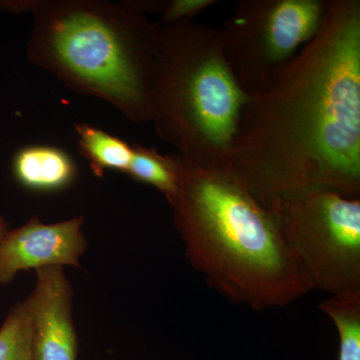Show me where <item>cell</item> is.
<instances>
[{
	"label": "cell",
	"mask_w": 360,
	"mask_h": 360,
	"mask_svg": "<svg viewBox=\"0 0 360 360\" xmlns=\"http://www.w3.org/2000/svg\"><path fill=\"white\" fill-rule=\"evenodd\" d=\"M231 167L264 205L307 186L360 198L359 0H328L314 39L250 96Z\"/></svg>",
	"instance_id": "6da1fadb"
},
{
	"label": "cell",
	"mask_w": 360,
	"mask_h": 360,
	"mask_svg": "<svg viewBox=\"0 0 360 360\" xmlns=\"http://www.w3.org/2000/svg\"><path fill=\"white\" fill-rule=\"evenodd\" d=\"M179 158L176 193L168 203L187 259L208 285L258 311L309 293L269 210L231 163L198 167Z\"/></svg>",
	"instance_id": "7a4b0ae2"
},
{
	"label": "cell",
	"mask_w": 360,
	"mask_h": 360,
	"mask_svg": "<svg viewBox=\"0 0 360 360\" xmlns=\"http://www.w3.org/2000/svg\"><path fill=\"white\" fill-rule=\"evenodd\" d=\"M33 15L27 58L66 86L96 97L135 123L151 122L158 25L131 2H4Z\"/></svg>",
	"instance_id": "3957f363"
},
{
	"label": "cell",
	"mask_w": 360,
	"mask_h": 360,
	"mask_svg": "<svg viewBox=\"0 0 360 360\" xmlns=\"http://www.w3.org/2000/svg\"><path fill=\"white\" fill-rule=\"evenodd\" d=\"M158 27L150 122L156 134L187 162L229 165L250 96L225 60L219 28L195 20Z\"/></svg>",
	"instance_id": "277c9868"
},
{
	"label": "cell",
	"mask_w": 360,
	"mask_h": 360,
	"mask_svg": "<svg viewBox=\"0 0 360 360\" xmlns=\"http://www.w3.org/2000/svg\"><path fill=\"white\" fill-rule=\"evenodd\" d=\"M264 206L311 290H360V198L307 186Z\"/></svg>",
	"instance_id": "5b68a950"
},
{
	"label": "cell",
	"mask_w": 360,
	"mask_h": 360,
	"mask_svg": "<svg viewBox=\"0 0 360 360\" xmlns=\"http://www.w3.org/2000/svg\"><path fill=\"white\" fill-rule=\"evenodd\" d=\"M328 0H241L219 28L225 60L248 96L264 89L321 30Z\"/></svg>",
	"instance_id": "8992f818"
},
{
	"label": "cell",
	"mask_w": 360,
	"mask_h": 360,
	"mask_svg": "<svg viewBox=\"0 0 360 360\" xmlns=\"http://www.w3.org/2000/svg\"><path fill=\"white\" fill-rule=\"evenodd\" d=\"M84 217L45 224L33 217L22 226L6 232L0 241V284H7L23 270L77 266L87 248L82 233Z\"/></svg>",
	"instance_id": "52a82bcc"
},
{
	"label": "cell",
	"mask_w": 360,
	"mask_h": 360,
	"mask_svg": "<svg viewBox=\"0 0 360 360\" xmlns=\"http://www.w3.org/2000/svg\"><path fill=\"white\" fill-rule=\"evenodd\" d=\"M30 297L34 360H77L78 340L73 326L72 288L63 267L37 270Z\"/></svg>",
	"instance_id": "ba28073f"
},
{
	"label": "cell",
	"mask_w": 360,
	"mask_h": 360,
	"mask_svg": "<svg viewBox=\"0 0 360 360\" xmlns=\"http://www.w3.org/2000/svg\"><path fill=\"white\" fill-rule=\"evenodd\" d=\"M13 174L18 184L39 193L65 189L75 181L77 169L65 150L49 146L20 149L13 158Z\"/></svg>",
	"instance_id": "9c48e42d"
},
{
	"label": "cell",
	"mask_w": 360,
	"mask_h": 360,
	"mask_svg": "<svg viewBox=\"0 0 360 360\" xmlns=\"http://www.w3.org/2000/svg\"><path fill=\"white\" fill-rule=\"evenodd\" d=\"M75 129L78 149L89 161L90 168L97 177H103L108 169L127 174L132 158L131 146L86 123L75 125Z\"/></svg>",
	"instance_id": "30bf717a"
},
{
	"label": "cell",
	"mask_w": 360,
	"mask_h": 360,
	"mask_svg": "<svg viewBox=\"0 0 360 360\" xmlns=\"http://www.w3.org/2000/svg\"><path fill=\"white\" fill-rule=\"evenodd\" d=\"M319 309L338 329V360H360V290L331 295L319 304Z\"/></svg>",
	"instance_id": "8fae6325"
},
{
	"label": "cell",
	"mask_w": 360,
	"mask_h": 360,
	"mask_svg": "<svg viewBox=\"0 0 360 360\" xmlns=\"http://www.w3.org/2000/svg\"><path fill=\"white\" fill-rule=\"evenodd\" d=\"M179 169L176 155H162L155 148L134 144L127 174L135 181L155 187L169 201L176 193Z\"/></svg>",
	"instance_id": "7c38bea8"
},
{
	"label": "cell",
	"mask_w": 360,
	"mask_h": 360,
	"mask_svg": "<svg viewBox=\"0 0 360 360\" xmlns=\"http://www.w3.org/2000/svg\"><path fill=\"white\" fill-rule=\"evenodd\" d=\"M0 360H34L28 300L16 303L0 328Z\"/></svg>",
	"instance_id": "4fadbf2b"
},
{
	"label": "cell",
	"mask_w": 360,
	"mask_h": 360,
	"mask_svg": "<svg viewBox=\"0 0 360 360\" xmlns=\"http://www.w3.org/2000/svg\"><path fill=\"white\" fill-rule=\"evenodd\" d=\"M217 4L213 0H169L165 1L160 20V25H172L179 21L193 20L198 14Z\"/></svg>",
	"instance_id": "5bb4252c"
},
{
	"label": "cell",
	"mask_w": 360,
	"mask_h": 360,
	"mask_svg": "<svg viewBox=\"0 0 360 360\" xmlns=\"http://www.w3.org/2000/svg\"><path fill=\"white\" fill-rule=\"evenodd\" d=\"M8 225H7L6 220L4 219V217H1L0 215V241H1V239L4 238V236H6V232L8 231Z\"/></svg>",
	"instance_id": "9a60e30c"
}]
</instances>
